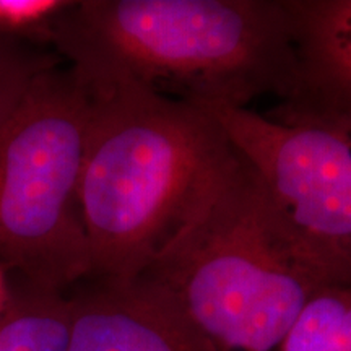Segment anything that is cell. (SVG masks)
I'll use <instances>...</instances> for the list:
<instances>
[{
	"mask_svg": "<svg viewBox=\"0 0 351 351\" xmlns=\"http://www.w3.org/2000/svg\"><path fill=\"white\" fill-rule=\"evenodd\" d=\"M59 64L38 44L0 38V127L23 99L32 82L43 70Z\"/></svg>",
	"mask_w": 351,
	"mask_h": 351,
	"instance_id": "cell-10",
	"label": "cell"
},
{
	"mask_svg": "<svg viewBox=\"0 0 351 351\" xmlns=\"http://www.w3.org/2000/svg\"><path fill=\"white\" fill-rule=\"evenodd\" d=\"M77 73L88 91L78 189L86 280H134L173 238L232 147L194 104L129 78Z\"/></svg>",
	"mask_w": 351,
	"mask_h": 351,
	"instance_id": "cell-2",
	"label": "cell"
},
{
	"mask_svg": "<svg viewBox=\"0 0 351 351\" xmlns=\"http://www.w3.org/2000/svg\"><path fill=\"white\" fill-rule=\"evenodd\" d=\"M69 300V351H212L143 276L83 280Z\"/></svg>",
	"mask_w": 351,
	"mask_h": 351,
	"instance_id": "cell-6",
	"label": "cell"
},
{
	"mask_svg": "<svg viewBox=\"0 0 351 351\" xmlns=\"http://www.w3.org/2000/svg\"><path fill=\"white\" fill-rule=\"evenodd\" d=\"M86 117L85 83L56 64L0 127V265L64 295L91 270L78 194Z\"/></svg>",
	"mask_w": 351,
	"mask_h": 351,
	"instance_id": "cell-4",
	"label": "cell"
},
{
	"mask_svg": "<svg viewBox=\"0 0 351 351\" xmlns=\"http://www.w3.org/2000/svg\"><path fill=\"white\" fill-rule=\"evenodd\" d=\"M301 91L289 106L351 116V0H289Z\"/></svg>",
	"mask_w": 351,
	"mask_h": 351,
	"instance_id": "cell-7",
	"label": "cell"
},
{
	"mask_svg": "<svg viewBox=\"0 0 351 351\" xmlns=\"http://www.w3.org/2000/svg\"><path fill=\"white\" fill-rule=\"evenodd\" d=\"M67 0H0V38L51 43V28Z\"/></svg>",
	"mask_w": 351,
	"mask_h": 351,
	"instance_id": "cell-11",
	"label": "cell"
},
{
	"mask_svg": "<svg viewBox=\"0 0 351 351\" xmlns=\"http://www.w3.org/2000/svg\"><path fill=\"white\" fill-rule=\"evenodd\" d=\"M140 276L212 351H278L307 298L324 287L234 148Z\"/></svg>",
	"mask_w": 351,
	"mask_h": 351,
	"instance_id": "cell-3",
	"label": "cell"
},
{
	"mask_svg": "<svg viewBox=\"0 0 351 351\" xmlns=\"http://www.w3.org/2000/svg\"><path fill=\"white\" fill-rule=\"evenodd\" d=\"M251 168L293 249L322 285H351V116L293 108L283 121L194 104Z\"/></svg>",
	"mask_w": 351,
	"mask_h": 351,
	"instance_id": "cell-5",
	"label": "cell"
},
{
	"mask_svg": "<svg viewBox=\"0 0 351 351\" xmlns=\"http://www.w3.org/2000/svg\"><path fill=\"white\" fill-rule=\"evenodd\" d=\"M69 295L21 283L0 317V351H69Z\"/></svg>",
	"mask_w": 351,
	"mask_h": 351,
	"instance_id": "cell-8",
	"label": "cell"
},
{
	"mask_svg": "<svg viewBox=\"0 0 351 351\" xmlns=\"http://www.w3.org/2000/svg\"><path fill=\"white\" fill-rule=\"evenodd\" d=\"M51 43L83 75L129 78L191 104L289 103L301 65L288 0H82Z\"/></svg>",
	"mask_w": 351,
	"mask_h": 351,
	"instance_id": "cell-1",
	"label": "cell"
},
{
	"mask_svg": "<svg viewBox=\"0 0 351 351\" xmlns=\"http://www.w3.org/2000/svg\"><path fill=\"white\" fill-rule=\"evenodd\" d=\"M278 351H351V285H324L315 289Z\"/></svg>",
	"mask_w": 351,
	"mask_h": 351,
	"instance_id": "cell-9",
	"label": "cell"
},
{
	"mask_svg": "<svg viewBox=\"0 0 351 351\" xmlns=\"http://www.w3.org/2000/svg\"><path fill=\"white\" fill-rule=\"evenodd\" d=\"M13 296V288L10 287V282H8L5 269L0 265V317H2L3 313L7 311L8 304H10Z\"/></svg>",
	"mask_w": 351,
	"mask_h": 351,
	"instance_id": "cell-12",
	"label": "cell"
}]
</instances>
